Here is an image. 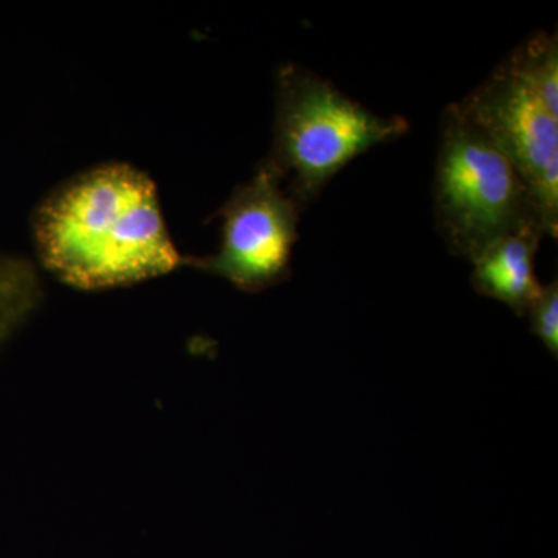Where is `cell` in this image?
Segmentation results:
<instances>
[{
	"instance_id": "cell-1",
	"label": "cell",
	"mask_w": 558,
	"mask_h": 558,
	"mask_svg": "<svg viewBox=\"0 0 558 558\" xmlns=\"http://www.w3.org/2000/svg\"><path fill=\"white\" fill-rule=\"evenodd\" d=\"M33 233L44 266L73 288L134 284L185 264L172 244L156 186L126 165L70 180L43 202Z\"/></svg>"
},
{
	"instance_id": "cell-2",
	"label": "cell",
	"mask_w": 558,
	"mask_h": 558,
	"mask_svg": "<svg viewBox=\"0 0 558 558\" xmlns=\"http://www.w3.org/2000/svg\"><path fill=\"white\" fill-rule=\"evenodd\" d=\"M275 98L274 142L264 161L303 211L352 160L410 131L403 117L377 116L293 62L279 68Z\"/></svg>"
},
{
	"instance_id": "cell-3",
	"label": "cell",
	"mask_w": 558,
	"mask_h": 558,
	"mask_svg": "<svg viewBox=\"0 0 558 558\" xmlns=\"http://www.w3.org/2000/svg\"><path fill=\"white\" fill-rule=\"evenodd\" d=\"M433 211L451 255L469 263L506 234L545 231L527 183L458 102L440 116Z\"/></svg>"
},
{
	"instance_id": "cell-4",
	"label": "cell",
	"mask_w": 558,
	"mask_h": 558,
	"mask_svg": "<svg viewBox=\"0 0 558 558\" xmlns=\"http://www.w3.org/2000/svg\"><path fill=\"white\" fill-rule=\"evenodd\" d=\"M520 172L534 194L548 236L558 233V119L508 54L458 102Z\"/></svg>"
},
{
	"instance_id": "cell-5",
	"label": "cell",
	"mask_w": 558,
	"mask_h": 558,
	"mask_svg": "<svg viewBox=\"0 0 558 558\" xmlns=\"http://www.w3.org/2000/svg\"><path fill=\"white\" fill-rule=\"evenodd\" d=\"M303 213L282 179L263 160L255 175L231 193L220 208L222 242L208 258L185 264L226 278L242 292L259 293L292 274L293 247Z\"/></svg>"
},
{
	"instance_id": "cell-6",
	"label": "cell",
	"mask_w": 558,
	"mask_h": 558,
	"mask_svg": "<svg viewBox=\"0 0 558 558\" xmlns=\"http://www.w3.org/2000/svg\"><path fill=\"white\" fill-rule=\"evenodd\" d=\"M543 236L542 229H524L492 242L472 260L473 289L524 317L542 289L535 277V256Z\"/></svg>"
},
{
	"instance_id": "cell-7",
	"label": "cell",
	"mask_w": 558,
	"mask_h": 558,
	"mask_svg": "<svg viewBox=\"0 0 558 558\" xmlns=\"http://www.w3.org/2000/svg\"><path fill=\"white\" fill-rule=\"evenodd\" d=\"M38 271L20 256H0V349L39 306Z\"/></svg>"
},
{
	"instance_id": "cell-8",
	"label": "cell",
	"mask_w": 558,
	"mask_h": 558,
	"mask_svg": "<svg viewBox=\"0 0 558 558\" xmlns=\"http://www.w3.org/2000/svg\"><path fill=\"white\" fill-rule=\"evenodd\" d=\"M546 108L558 119L557 33L537 32L510 51Z\"/></svg>"
},
{
	"instance_id": "cell-9",
	"label": "cell",
	"mask_w": 558,
	"mask_h": 558,
	"mask_svg": "<svg viewBox=\"0 0 558 558\" xmlns=\"http://www.w3.org/2000/svg\"><path fill=\"white\" fill-rule=\"evenodd\" d=\"M532 333L543 341L554 359L558 357V282L542 286L527 310Z\"/></svg>"
}]
</instances>
